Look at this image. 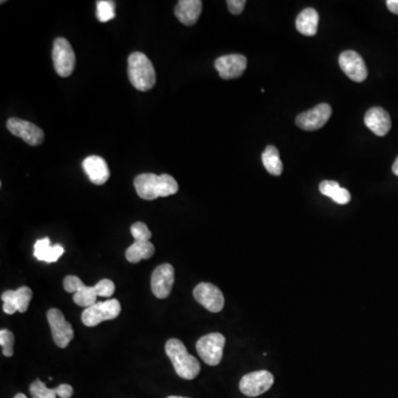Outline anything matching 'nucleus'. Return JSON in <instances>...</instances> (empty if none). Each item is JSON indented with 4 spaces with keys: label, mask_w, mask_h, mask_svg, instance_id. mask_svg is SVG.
Here are the masks:
<instances>
[{
    "label": "nucleus",
    "mask_w": 398,
    "mask_h": 398,
    "mask_svg": "<svg viewBox=\"0 0 398 398\" xmlns=\"http://www.w3.org/2000/svg\"><path fill=\"white\" fill-rule=\"evenodd\" d=\"M134 187L138 196L145 200H154L159 197H168L178 191L175 178L168 174L155 175L152 172L140 174L134 178Z\"/></svg>",
    "instance_id": "nucleus-1"
},
{
    "label": "nucleus",
    "mask_w": 398,
    "mask_h": 398,
    "mask_svg": "<svg viewBox=\"0 0 398 398\" xmlns=\"http://www.w3.org/2000/svg\"><path fill=\"white\" fill-rule=\"evenodd\" d=\"M165 351L178 376L189 381L194 380L198 376L200 364L195 356L189 353L181 340L170 339L165 345Z\"/></svg>",
    "instance_id": "nucleus-2"
},
{
    "label": "nucleus",
    "mask_w": 398,
    "mask_h": 398,
    "mask_svg": "<svg viewBox=\"0 0 398 398\" xmlns=\"http://www.w3.org/2000/svg\"><path fill=\"white\" fill-rule=\"evenodd\" d=\"M128 79L134 88L146 92L153 89L156 83L154 66L142 52H133L128 59Z\"/></svg>",
    "instance_id": "nucleus-3"
},
{
    "label": "nucleus",
    "mask_w": 398,
    "mask_h": 398,
    "mask_svg": "<svg viewBox=\"0 0 398 398\" xmlns=\"http://www.w3.org/2000/svg\"><path fill=\"white\" fill-rule=\"evenodd\" d=\"M119 314H121V304L117 299H111L103 302H96L90 308L84 309L81 320L87 327H93L101 322L115 320Z\"/></svg>",
    "instance_id": "nucleus-4"
},
{
    "label": "nucleus",
    "mask_w": 398,
    "mask_h": 398,
    "mask_svg": "<svg viewBox=\"0 0 398 398\" xmlns=\"http://www.w3.org/2000/svg\"><path fill=\"white\" fill-rule=\"evenodd\" d=\"M226 339L221 333H210L200 337L196 344L198 355L210 367H217L223 358Z\"/></svg>",
    "instance_id": "nucleus-5"
},
{
    "label": "nucleus",
    "mask_w": 398,
    "mask_h": 398,
    "mask_svg": "<svg viewBox=\"0 0 398 398\" xmlns=\"http://www.w3.org/2000/svg\"><path fill=\"white\" fill-rule=\"evenodd\" d=\"M52 60L54 70L58 75L68 78L75 70V54L68 40L64 38H57L53 43Z\"/></svg>",
    "instance_id": "nucleus-6"
},
{
    "label": "nucleus",
    "mask_w": 398,
    "mask_h": 398,
    "mask_svg": "<svg viewBox=\"0 0 398 398\" xmlns=\"http://www.w3.org/2000/svg\"><path fill=\"white\" fill-rule=\"evenodd\" d=\"M51 333H52L53 342L59 348H64L70 344L75 337V331L71 324L66 321L64 314L58 309H50L47 314Z\"/></svg>",
    "instance_id": "nucleus-7"
},
{
    "label": "nucleus",
    "mask_w": 398,
    "mask_h": 398,
    "mask_svg": "<svg viewBox=\"0 0 398 398\" xmlns=\"http://www.w3.org/2000/svg\"><path fill=\"white\" fill-rule=\"evenodd\" d=\"M274 382V375L271 374L270 371H252L242 377L239 388L244 395L256 397L270 390Z\"/></svg>",
    "instance_id": "nucleus-8"
},
{
    "label": "nucleus",
    "mask_w": 398,
    "mask_h": 398,
    "mask_svg": "<svg viewBox=\"0 0 398 398\" xmlns=\"http://www.w3.org/2000/svg\"><path fill=\"white\" fill-rule=\"evenodd\" d=\"M193 295L199 304H202L205 309H207L212 314L221 312L225 305L223 292L219 288L209 282L199 283L195 288Z\"/></svg>",
    "instance_id": "nucleus-9"
},
{
    "label": "nucleus",
    "mask_w": 398,
    "mask_h": 398,
    "mask_svg": "<svg viewBox=\"0 0 398 398\" xmlns=\"http://www.w3.org/2000/svg\"><path fill=\"white\" fill-rule=\"evenodd\" d=\"M7 128L15 136L22 138L27 144L38 146L43 144L45 133L39 126L24 119L11 117L7 121Z\"/></svg>",
    "instance_id": "nucleus-10"
},
{
    "label": "nucleus",
    "mask_w": 398,
    "mask_h": 398,
    "mask_svg": "<svg viewBox=\"0 0 398 398\" xmlns=\"http://www.w3.org/2000/svg\"><path fill=\"white\" fill-rule=\"evenodd\" d=\"M175 280V270L170 263L159 265L152 274V292L159 299H166L172 292Z\"/></svg>",
    "instance_id": "nucleus-11"
},
{
    "label": "nucleus",
    "mask_w": 398,
    "mask_h": 398,
    "mask_svg": "<svg viewBox=\"0 0 398 398\" xmlns=\"http://www.w3.org/2000/svg\"><path fill=\"white\" fill-rule=\"evenodd\" d=\"M331 115L332 108L329 104H318L314 109L297 115L295 124L304 131H316L327 124Z\"/></svg>",
    "instance_id": "nucleus-12"
},
{
    "label": "nucleus",
    "mask_w": 398,
    "mask_h": 398,
    "mask_svg": "<svg viewBox=\"0 0 398 398\" xmlns=\"http://www.w3.org/2000/svg\"><path fill=\"white\" fill-rule=\"evenodd\" d=\"M341 69L354 82H363L367 78V64L358 52L344 51L339 58Z\"/></svg>",
    "instance_id": "nucleus-13"
},
{
    "label": "nucleus",
    "mask_w": 398,
    "mask_h": 398,
    "mask_svg": "<svg viewBox=\"0 0 398 398\" xmlns=\"http://www.w3.org/2000/svg\"><path fill=\"white\" fill-rule=\"evenodd\" d=\"M31 299L32 291L28 287L19 288L15 291L13 290L5 291L1 295V300L3 301V312L9 316L16 312L24 314L28 310Z\"/></svg>",
    "instance_id": "nucleus-14"
},
{
    "label": "nucleus",
    "mask_w": 398,
    "mask_h": 398,
    "mask_svg": "<svg viewBox=\"0 0 398 398\" xmlns=\"http://www.w3.org/2000/svg\"><path fill=\"white\" fill-rule=\"evenodd\" d=\"M215 68L221 79H236L247 69V58L242 54L219 57L215 61Z\"/></svg>",
    "instance_id": "nucleus-15"
},
{
    "label": "nucleus",
    "mask_w": 398,
    "mask_h": 398,
    "mask_svg": "<svg viewBox=\"0 0 398 398\" xmlns=\"http://www.w3.org/2000/svg\"><path fill=\"white\" fill-rule=\"evenodd\" d=\"M82 166L91 183L94 185H103L110 178L109 166L102 157L91 155L83 161Z\"/></svg>",
    "instance_id": "nucleus-16"
},
{
    "label": "nucleus",
    "mask_w": 398,
    "mask_h": 398,
    "mask_svg": "<svg viewBox=\"0 0 398 398\" xmlns=\"http://www.w3.org/2000/svg\"><path fill=\"white\" fill-rule=\"evenodd\" d=\"M364 122L367 128L377 136H385L392 128L390 115L382 108L375 106L367 112Z\"/></svg>",
    "instance_id": "nucleus-17"
},
{
    "label": "nucleus",
    "mask_w": 398,
    "mask_h": 398,
    "mask_svg": "<svg viewBox=\"0 0 398 398\" xmlns=\"http://www.w3.org/2000/svg\"><path fill=\"white\" fill-rule=\"evenodd\" d=\"M202 9L200 0H181L176 5L175 16L185 26H194L198 22Z\"/></svg>",
    "instance_id": "nucleus-18"
},
{
    "label": "nucleus",
    "mask_w": 398,
    "mask_h": 398,
    "mask_svg": "<svg viewBox=\"0 0 398 398\" xmlns=\"http://www.w3.org/2000/svg\"><path fill=\"white\" fill-rule=\"evenodd\" d=\"M64 253V249L61 244L51 246L50 239L48 237L37 240L34 247V256L38 260L45 263H56Z\"/></svg>",
    "instance_id": "nucleus-19"
},
{
    "label": "nucleus",
    "mask_w": 398,
    "mask_h": 398,
    "mask_svg": "<svg viewBox=\"0 0 398 398\" xmlns=\"http://www.w3.org/2000/svg\"><path fill=\"white\" fill-rule=\"evenodd\" d=\"M155 253L154 244H152L149 240H144V239H138L131 244L125 252V257L128 259V263H138L140 261L145 260L153 257Z\"/></svg>",
    "instance_id": "nucleus-20"
},
{
    "label": "nucleus",
    "mask_w": 398,
    "mask_h": 398,
    "mask_svg": "<svg viewBox=\"0 0 398 398\" xmlns=\"http://www.w3.org/2000/svg\"><path fill=\"white\" fill-rule=\"evenodd\" d=\"M318 24V13L314 8H307L301 11L297 20H295L297 31L302 34L303 36H308V37L316 35Z\"/></svg>",
    "instance_id": "nucleus-21"
},
{
    "label": "nucleus",
    "mask_w": 398,
    "mask_h": 398,
    "mask_svg": "<svg viewBox=\"0 0 398 398\" xmlns=\"http://www.w3.org/2000/svg\"><path fill=\"white\" fill-rule=\"evenodd\" d=\"M318 189L321 191V194L333 199L337 204L346 205L350 202V191L341 187L340 184L337 182L323 181L318 186Z\"/></svg>",
    "instance_id": "nucleus-22"
},
{
    "label": "nucleus",
    "mask_w": 398,
    "mask_h": 398,
    "mask_svg": "<svg viewBox=\"0 0 398 398\" xmlns=\"http://www.w3.org/2000/svg\"><path fill=\"white\" fill-rule=\"evenodd\" d=\"M263 164L265 170L269 174L274 176H280L283 170V165H282L281 159L279 151L274 146L269 145L265 147V152L263 153Z\"/></svg>",
    "instance_id": "nucleus-23"
},
{
    "label": "nucleus",
    "mask_w": 398,
    "mask_h": 398,
    "mask_svg": "<svg viewBox=\"0 0 398 398\" xmlns=\"http://www.w3.org/2000/svg\"><path fill=\"white\" fill-rule=\"evenodd\" d=\"M96 299H98V293H96V288L88 287L84 283L80 286L79 289L75 293H73V301L75 304L83 308H90L93 304H96Z\"/></svg>",
    "instance_id": "nucleus-24"
},
{
    "label": "nucleus",
    "mask_w": 398,
    "mask_h": 398,
    "mask_svg": "<svg viewBox=\"0 0 398 398\" xmlns=\"http://www.w3.org/2000/svg\"><path fill=\"white\" fill-rule=\"evenodd\" d=\"M115 17V3L110 0L96 1V18L98 22H108Z\"/></svg>",
    "instance_id": "nucleus-25"
},
{
    "label": "nucleus",
    "mask_w": 398,
    "mask_h": 398,
    "mask_svg": "<svg viewBox=\"0 0 398 398\" xmlns=\"http://www.w3.org/2000/svg\"><path fill=\"white\" fill-rule=\"evenodd\" d=\"M30 394L32 398H57L59 388H48L43 381L36 380L30 385Z\"/></svg>",
    "instance_id": "nucleus-26"
},
{
    "label": "nucleus",
    "mask_w": 398,
    "mask_h": 398,
    "mask_svg": "<svg viewBox=\"0 0 398 398\" xmlns=\"http://www.w3.org/2000/svg\"><path fill=\"white\" fill-rule=\"evenodd\" d=\"M13 342H15V337H13V332L7 329L0 331V345L3 348V355L7 358L13 355Z\"/></svg>",
    "instance_id": "nucleus-27"
},
{
    "label": "nucleus",
    "mask_w": 398,
    "mask_h": 398,
    "mask_svg": "<svg viewBox=\"0 0 398 398\" xmlns=\"http://www.w3.org/2000/svg\"><path fill=\"white\" fill-rule=\"evenodd\" d=\"M131 234H132L134 240H138V239L149 240L152 238V233L149 227L141 221H138V223H133L131 226Z\"/></svg>",
    "instance_id": "nucleus-28"
},
{
    "label": "nucleus",
    "mask_w": 398,
    "mask_h": 398,
    "mask_svg": "<svg viewBox=\"0 0 398 398\" xmlns=\"http://www.w3.org/2000/svg\"><path fill=\"white\" fill-rule=\"evenodd\" d=\"M94 288H96L98 297H109L113 295L115 291V283L109 279H103L101 281H98Z\"/></svg>",
    "instance_id": "nucleus-29"
},
{
    "label": "nucleus",
    "mask_w": 398,
    "mask_h": 398,
    "mask_svg": "<svg viewBox=\"0 0 398 398\" xmlns=\"http://www.w3.org/2000/svg\"><path fill=\"white\" fill-rule=\"evenodd\" d=\"M82 280L77 276H68L64 278V290L69 293H75L79 289L80 286L82 284Z\"/></svg>",
    "instance_id": "nucleus-30"
},
{
    "label": "nucleus",
    "mask_w": 398,
    "mask_h": 398,
    "mask_svg": "<svg viewBox=\"0 0 398 398\" xmlns=\"http://www.w3.org/2000/svg\"><path fill=\"white\" fill-rule=\"evenodd\" d=\"M227 6L233 15H240L244 11L246 0H228Z\"/></svg>",
    "instance_id": "nucleus-31"
},
{
    "label": "nucleus",
    "mask_w": 398,
    "mask_h": 398,
    "mask_svg": "<svg viewBox=\"0 0 398 398\" xmlns=\"http://www.w3.org/2000/svg\"><path fill=\"white\" fill-rule=\"evenodd\" d=\"M386 5H388V10H390V13L398 15V0H388Z\"/></svg>",
    "instance_id": "nucleus-32"
},
{
    "label": "nucleus",
    "mask_w": 398,
    "mask_h": 398,
    "mask_svg": "<svg viewBox=\"0 0 398 398\" xmlns=\"http://www.w3.org/2000/svg\"><path fill=\"white\" fill-rule=\"evenodd\" d=\"M393 172L396 176H398V157L396 159V161L393 164Z\"/></svg>",
    "instance_id": "nucleus-33"
},
{
    "label": "nucleus",
    "mask_w": 398,
    "mask_h": 398,
    "mask_svg": "<svg viewBox=\"0 0 398 398\" xmlns=\"http://www.w3.org/2000/svg\"><path fill=\"white\" fill-rule=\"evenodd\" d=\"M13 398H28V397H27V396L24 395V394L19 393V394H17V395L15 396V397H13Z\"/></svg>",
    "instance_id": "nucleus-34"
},
{
    "label": "nucleus",
    "mask_w": 398,
    "mask_h": 398,
    "mask_svg": "<svg viewBox=\"0 0 398 398\" xmlns=\"http://www.w3.org/2000/svg\"><path fill=\"white\" fill-rule=\"evenodd\" d=\"M168 398H189V397H182V396H170Z\"/></svg>",
    "instance_id": "nucleus-35"
}]
</instances>
